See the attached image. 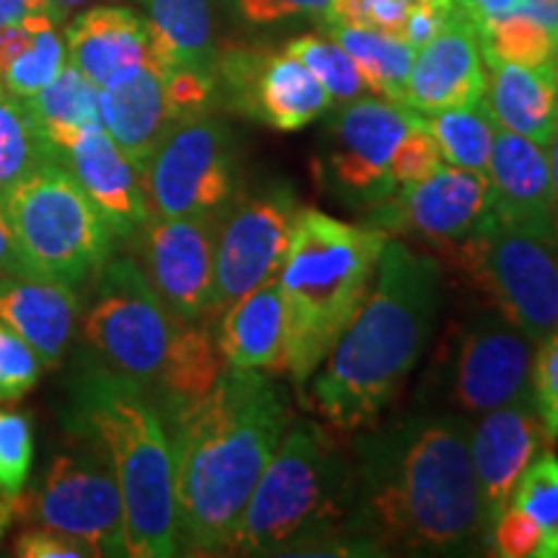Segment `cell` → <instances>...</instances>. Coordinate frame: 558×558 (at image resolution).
Listing matches in <instances>:
<instances>
[{
    "instance_id": "cell-1",
    "label": "cell",
    "mask_w": 558,
    "mask_h": 558,
    "mask_svg": "<svg viewBox=\"0 0 558 558\" xmlns=\"http://www.w3.org/2000/svg\"><path fill=\"white\" fill-rule=\"evenodd\" d=\"M360 435V432H357ZM357 512L365 546L403 554H460L486 538L471 424L416 414L354 439Z\"/></svg>"
},
{
    "instance_id": "cell-2",
    "label": "cell",
    "mask_w": 558,
    "mask_h": 558,
    "mask_svg": "<svg viewBox=\"0 0 558 558\" xmlns=\"http://www.w3.org/2000/svg\"><path fill=\"white\" fill-rule=\"evenodd\" d=\"M179 548L230 554L243 509L288 429L284 388L262 369H230L205 396L171 403Z\"/></svg>"
},
{
    "instance_id": "cell-3",
    "label": "cell",
    "mask_w": 558,
    "mask_h": 558,
    "mask_svg": "<svg viewBox=\"0 0 558 558\" xmlns=\"http://www.w3.org/2000/svg\"><path fill=\"white\" fill-rule=\"evenodd\" d=\"M439 305V264L388 239L367 298L308 380L316 414L344 435L375 427L422 360Z\"/></svg>"
},
{
    "instance_id": "cell-4",
    "label": "cell",
    "mask_w": 558,
    "mask_h": 558,
    "mask_svg": "<svg viewBox=\"0 0 558 558\" xmlns=\"http://www.w3.org/2000/svg\"><path fill=\"white\" fill-rule=\"evenodd\" d=\"M386 243L383 228L352 226L320 209H300L277 277L288 311L284 373L298 388L308 386L360 311Z\"/></svg>"
},
{
    "instance_id": "cell-5",
    "label": "cell",
    "mask_w": 558,
    "mask_h": 558,
    "mask_svg": "<svg viewBox=\"0 0 558 558\" xmlns=\"http://www.w3.org/2000/svg\"><path fill=\"white\" fill-rule=\"evenodd\" d=\"M357 512V469L320 424L295 422L243 509L230 554L267 556L337 543Z\"/></svg>"
},
{
    "instance_id": "cell-6",
    "label": "cell",
    "mask_w": 558,
    "mask_h": 558,
    "mask_svg": "<svg viewBox=\"0 0 558 558\" xmlns=\"http://www.w3.org/2000/svg\"><path fill=\"white\" fill-rule=\"evenodd\" d=\"M75 411L94 437L122 497L124 541L132 558L179 554L177 494H173L171 439L158 409L143 388L111 369L81 380Z\"/></svg>"
},
{
    "instance_id": "cell-7",
    "label": "cell",
    "mask_w": 558,
    "mask_h": 558,
    "mask_svg": "<svg viewBox=\"0 0 558 558\" xmlns=\"http://www.w3.org/2000/svg\"><path fill=\"white\" fill-rule=\"evenodd\" d=\"M0 197L29 277L75 290L111 259L114 233L62 160L37 166Z\"/></svg>"
},
{
    "instance_id": "cell-8",
    "label": "cell",
    "mask_w": 558,
    "mask_h": 558,
    "mask_svg": "<svg viewBox=\"0 0 558 558\" xmlns=\"http://www.w3.org/2000/svg\"><path fill=\"white\" fill-rule=\"evenodd\" d=\"M94 303L83 316V341L111 373L140 388L160 386L181 324L132 259H109L99 269Z\"/></svg>"
},
{
    "instance_id": "cell-9",
    "label": "cell",
    "mask_w": 558,
    "mask_h": 558,
    "mask_svg": "<svg viewBox=\"0 0 558 558\" xmlns=\"http://www.w3.org/2000/svg\"><path fill=\"white\" fill-rule=\"evenodd\" d=\"M533 344L558 331V233L494 218L452 256Z\"/></svg>"
},
{
    "instance_id": "cell-10",
    "label": "cell",
    "mask_w": 558,
    "mask_h": 558,
    "mask_svg": "<svg viewBox=\"0 0 558 558\" xmlns=\"http://www.w3.org/2000/svg\"><path fill=\"white\" fill-rule=\"evenodd\" d=\"M16 520L86 543L94 556H128L122 497L101 450L62 452L16 501Z\"/></svg>"
},
{
    "instance_id": "cell-11",
    "label": "cell",
    "mask_w": 558,
    "mask_h": 558,
    "mask_svg": "<svg viewBox=\"0 0 558 558\" xmlns=\"http://www.w3.org/2000/svg\"><path fill=\"white\" fill-rule=\"evenodd\" d=\"M150 213L163 218L222 215L233 199L235 158L226 124L207 111L179 120L143 169Z\"/></svg>"
},
{
    "instance_id": "cell-12",
    "label": "cell",
    "mask_w": 558,
    "mask_h": 558,
    "mask_svg": "<svg viewBox=\"0 0 558 558\" xmlns=\"http://www.w3.org/2000/svg\"><path fill=\"white\" fill-rule=\"evenodd\" d=\"M416 114L403 104L369 99L347 101L329 128V148L318 160V179L339 199L352 205H380L399 192L390 179V158Z\"/></svg>"
},
{
    "instance_id": "cell-13",
    "label": "cell",
    "mask_w": 558,
    "mask_h": 558,
    "mask_svg": "<svg viewBox=\"0 0 558 558\" xmlns=\"http://www.w3.org/2000/svg\"><path fill=\"white\" fill-rule=\"evenodd\" d=\"M298 215L295 194L282 184L248 194L220 215L213 316L279 277Z\"/></svg>"
},
{
    "instance_id": "cell-14",
    "label": "cell",
    "mask_w": 558,
    "mask_h": 558,
    "mask_svg": "<svg viewBox=\"0 0 558 558\" xmlns=\"http://www.w3.org/2000/svg\"><path fill=\"white\" fill-rule=\"evenodd\" d=\"M228 104L279 132L308 128L331 109L329 90L295 54L235 47L215 62Z\"/></svg>"
},
{
    "instance_id": "cell-15",
    "label": "cell",
    "mask_w": 558,
    "mask_h": 558,
    "mask_svg": "<svg viewBox=\"0 0 558 558\" xmlns=\"http://www.w3.org/2000/svg\"><path fill=\"white\" fill-rule=\"evenodd\" d=\"M375 207V228L411 230L445 256H456L492 218V184L486 171L442 163Z\"/></svg>"
},
{
    "instance_id": "cell-16",
    "label": "cell",
    "mask_w": 558,
    "mask_h": 558,
    "mask_svg": "<svg viewBox=\"0 0 558 558\" xmlns=\"http://www.w3.org/2000/svg\"><path fill=\"white\" fill-rule=\"evenodd\" d=\"M218 228L220 215H150L135 233L145 277L179 320L213 318Z\"/></svg>"
},
{
    "instance_id": "cell-17",
    "label": "cell",
    "mask_w": 558,
    "mask_h": 558,
    "mask_svg": "<svg viewBox=\"0 0 558 558\" xmlns=\"http://www.w3.org/2000/svg\"><path fill=\"white\" fill-rule=\"evenodd\" d=\"M533 341L501 313H481L458 333L450 360V396L471 414L530 401Z\"/></svg>"
},
{
    "instance_id": "cell-18",
    "label": "cell",
    "mask_w": 558,
    "mask_h": 558,
    "mask_svg": "<svg viewBox=\"0 0 558 558\" xmlns=\"http://www.w3.org/2000/svg\"><path fill=\"white\" fill-rule=\"evenodd\" d=\"M486 60L476 21L456 5L448 24L418 47L401 104L418 117L484 101Z\"/></svg>"
},
{
    "instance_id": "cell-19",
    "label": "cell",
    "mask_w": 558,
    "mask_h": 558,
    "mask_svg": "<svg viewBox=\"0 0 558 558\" xmlns=\"http://www.w3.org/2000/svg\"><path fill=\"white\" fill-rule=\"evenodd\" d=\"M554 448L533 401L507 403L484 411L471 424V458L476 471L481 512H484L486 538L512 501V492L533 458Z\"/></svg>"
},
{
    "instance_id": "cell-20",
    "label": "cell",
    "mask_w": 558,
    "mask_h": 558,
    "mask_svg": "<svg viewBox=\"0 0 558 558\" xmlns=\"http://www.w3.org/2000/svg\"><path fill=\"white\" fill-rule=\"evenodd\" d=\"M60 160L109 222L111 233L120 239H135L137 230L153 215L148 192L143 173L117 148L109 132L104 128L83 132L65 150H60Z\"/></svg>"
},
{
    "instance_id": "cell-21",
    "label": "cell",
    "mask_w": 558,
    "mask_h": 558,
    "mask_svg": "<svg viewBox=\"0 0 558 558\" xmlns=\"http://www.w3.org/2000/svg\"><path fill=\"white\" fill-rule=\"evenodd\" d=\"M486 177L492 184L494 218L538 233H558L548 156L543 145L497 128Z\"/></svg>"
},
{
    "instance_id": "cell-22",
    "label": "cell",
    "mask_w": 558,
    "mask_h": 558,
    "mask_svg": "<svg viewBox=\"0 0 558 558\" xmlns=\"http://www.w3.org/2000/svg\"><path fill=\"white\" fill-rule=\"evenodd\" d=\"M99 111L104 130L140 173L179 122L166 94V73L153 65L132 68L99 88Z\"/></svg>"
},
{
    "instance_id": "cell-23",
    "label": "cell",
    "mask_w": 558,
    "mask_h": 558,
    "mask_svg": "<svg viewBox=\"0 0 558 558\" xmlns=\"http://www.w3.org/2000/svg\"><path fill=\"white\" fill-rule=\"evenodd\" d=\"M65 45L70 65L99 88L132 68H158L148 19L122 5H94L83 11L70 21Z\"/></svg>"
},
{
    "instance_id": "cell-24",
    "label": "cell",
    "mask_w": 558,
    "mask_h": 558,
    "mask_svg": "<svg viewBox=\"0 0 558 558\" xmlns=\"http://www.w3.org/2000/svg\"><path fill=\"white\" fill-rule=\"evenodd\" d=\"M78 313L73 288L29 275H0V320L37 352L47 369L65 357Z\"/></svg>"
},
{
    "instance_id": "cell-25",
    "label": "cell",
    "mask_w": 558,
    "mask_h": 558,
    "mask_svg": "<svg viewBox=\"0 0 558 558\" xmlns=\"http://www.w3.org/2000/svg\"><path fill=\"white\" fill-rule=\"evenodd\" d=\"M288 311L279 279L246 292L220 313L218 349L230 369L284 373Z\"/></svg>"
},
{
    "instance_id": "cell-26",
    "label": "cell",
    "mask_w": 558,
    "mask_h": 558,
    "mask_svg": "<svg viewBox=\"0 0 558 558\" xmlns=\"http://www.w3.org/2000/svg\"><path fill=\"white\" fill-rule=\"evenodd\" d=\"M484 107L497 128L546 148L558 124L556 60L535 68L488 60Z\"/></svg>"
},
{
    "instance_id": "cell-27",
    "label": "cell",
    "mask_w": 558,
    "mask_h": 558,
    "mask_svg": "<svg viewBox=\"0 0 558 558\" xmlns=\"http://www.w3.org/2000/svg\"><path fill=\"white\" fill-rule=\"evenodd\" d=\"M148 26L158 68L166 75L171 70H197L215 75L213 13L209 0H145Z\"/></svg>"
},
{
    "instance_id": "cell-28",
    "label": "cell",
    "mask_w": 558,
    "mask_h": 558,
    "mask_svg": "<svg viewBox=\"0 0 558 558\" xmlns=\"http://www.w3.org/2000/svg\"><path fill=\"white\" fill-rule=\"evenodd\" d=\"M34 122L58 150H65L83 132L104 128L99 111V86L68 62L45 88L21 99Z\"/></svg>"
},
{
    "instance_id": "cell-29",
    "label": "cell",
    "mask_w": 558,
    "mask_h": 558,
    "mask_svg": "<svg viewBox=\"0 0 558 558\" xmlns=\"http://www.w3.org/2000/svg\"><path fill=\"white\" fill-rule=\"evenodd\" d=\"M326 34L339 47H344L349 58L357 62L362 78H365L373 94L401 104L403 86H407L411 62H414L416 54L407 39L375 29H362V26L337 24V21L326 24Z\"/></svg>"
},
{
    "instance_id": "cell-30",
    "label": "cell",
    "mask_w": 558,
    "mask_h": 558,
    "mask_svg": "<svg viewBox=\"0 0 558 558\" xmlns=\"http://www.w3.org/2000/svg\"><path fill=\"white\" fill-rule=\"evenodd\" d=\"M220 360L218 341L209 333L205 320H184L160 390L169 396V403L199 399L226 369Z\"/></svg>"
},
{
    "instance_id": "cell-31",
    "label": "cell",
    "mask_w": 558,
    "mask_h": 558,
    "mask_svg": "<svg viewBox=\"0 0 558 558\" xmlns=\"http://www.w3.org/2000/svg\"><path fill=\"white\" fill-rule=\"evenodd\" d=\"M418 120L435 137L445 163L458 166V169L486 171L497 124L488 117L484 101L476 107L448 109L439 114L418 117Z\"/></svg>"
},
{
    "instance_id": "cell-32",
    "label": "cell",
    "mask_w": 558,
    "mask_h": 558,
    "mask_svg": "<svg viewBox=\"0 0 558 558\" xmlns=\"http://www.w3.org/2000/svg\"><path fill=\"white\" fill-rule=\"evenodd\" d=\"M47 160H60V150L39 130L26 104L0 86V194Z\"/></svg>"
},
{
    "instance_id": "cell-33",
    "label": "cell",
    "mask_w": 558,
    "mask_h": 558,
    "mask_svg": "<svg viewBox=\"0 0 558 558\" xmlns=\"http://www.w3.org/2000/svg\"><path fill=\"white\" fill-rule=\"evenodd\" d=\"M481 52L484 60L514 62V65H548L556 60L558 45L538 21L525 16L522 11L509 13L505 19L488 21L478 26Z\"/></svg>"
},
{
    "instance_id": "cell-34",
    "label": "cell",
    "mask_w": 558,
    "mask_h": 558,
    "mask_svg": "<svg viewBox=\"0 0 558 558\" xmlns=\"http://www.w3.org/2000/svg\"><path fill=\"white\" fill-rule=\"evenodd\" d=\"M34 460V432L26 414L0 409V538L16 525V501Z\"/></svg>"
},
{
    "instance_id": "cell-35",
    "label": "cell",
    "mask_w": 558,
    "mask_h": 558,
    "mask_svg": "<svg viewBox=\"0 0 558 558\" xmlns=\"http://www.w3.org/2000/svg\"><path fill=\"white\" fill-rule=\"evenodd\" d=\"M512 507L522 509L541 530V556L558 558V458L543 450L533 458L512 492Z\"/></svg>"
},
{
    "instance_id": "cell-36",
    "label": "cell",
    "mask_w": 558,
    "mask_h": 558,
    "mask_svg": "<svg viewBox=\"0 0 558 558\" xmlns=\"http://www.w3.org/2000/svg\"><path fill=\"white\" fill-rule=\"evenodd\" d=\"M288 52L303 62L313 75L320 81V86L329 90L331 101H354L360 96L369 94V86L362 78L357 62L349 58L344 47H339L333 39H320L313 34L292 39Z\"/></svg>"
},
{
    "instance_id": "cell-37",
    "label": "cell",
    "mask_w": 558,
    "mask_h": 558,
    "mask_svg": "<svg viewBox=\"0 0 558 558\" xmlns=\"http://www.w3.org/2000/svg\"><path fill=\"white\" fill-rule=\"evenodd\" d=\"M68 65V45L65 34L58 32V26L41 29L34 34L24 52L13 58L9 68L0 73L3 88L16 99H29L54 81V75Z\"/></svg>"
},
{
    "instance_id": "cell-38",
    "label": "cell",
    "mask_w": 558,
    "mask_h": 558,
    "mask_svg": "<svg viewBox=\"0 0 558 558\" xmlns=\"http://www.w3.org/2000/svg\"><path fill=\"white\" fill-rule=\"evenodd\" d=\"M41 369L37 352L0 320V403L24 399L39 383Z\"/></svg>"
},
{
    "instance_id": "cell-39",
    "label": "cell",
    "mask_w": 558,
    "mask_h": 558,
    "mask_svg": "<svg viewBox=\"0 0 558 558\" xmlns=\"http://www.w3.org/2000/svg\"><path fill=\"white\" fill-rule=\"evenodd\" d=\"M530 401L550 442H558V331L543 339L530 367Z\"/></svg>"
},
{
    "instance_id": "cell-40",
    "label": "cell",
    "mask_w": 558,
    "mask_h": 558,
    "mask_svg": "<svg viewBox=\"0 0 558 558\" xmlns=\"http://www.w3.org/2000/svg\"><path fill=\"white\" fill-rule=\"evenodd\" d=\"M442 163L445 160L439 156L435 137L424 130L416 114V124L407 132V137L401 140L393 158H390V179L401 190V186L416 184V181L432 177Z\"/></svg>"
},
{
    "instance_id": "cell-41",
    "label": "cell",
    "mask_w": 558,
    "mask_h": 558,
    "mask_svg": "<svg viewBox=\"0 0 558 558\" xmlns=\"http://www.w3.org/2000/svg\"><path fill=\"white\" fill-rule=\"evenodd\" d=\"M488 541H492L494 554L505 558H527L541 556V530L525 512L509 505L499 520L488 530Z\"/></svg>"
},
{
    "instance_id": "cell-42",
    "label": "cell",
    "mask_w": 558,
    "mask_h": 558,
    "mask_svg": "<svg viewBox=\"0 0 558 558\" xmlns=\"http://www.w3.org/2000/svg\"><path fill=\"white\" fill-rule=\"evenodd\" d=\"M13 556L24 558H81V556H94L86 543L70 538L65 533H58V530L32 525L13 538L11 543Z\"/></svg>"
},
{
    "instance_id": "cell-43",
    "label": "cell",
    "mask_w": 558,
    "mask_h": 558,
    "mask_svg": "<svg viewBox=\"0 0 558 558\" xmlns=\"http://www.w3.org/2000/svg\"><path fill=\"white\" fill-rule=\"evenodd\" d=\"M333 0H239L241 16L251 24H275L295 16H320L326 21Z\"/></svg>"
},
{
    "instance_id": "cell-44",
    "label": "cell",
    "mask_w": 558,
    "mask_h": 558,
    "mask_svg": "<svg viewBox=\"0 0 558 558\" xmlns=\"http://www.w3.org/2000/svg\"><path fill=\"white\" fill-rule=\"evenodd\" d=\"M456 5V0H414L407 24H403L401 39H407L414 50L424 47L445 24H448Z\"/></svg>"
},
{
    "instance_id": "cell-45",
    "label": "cell",
    "mask_w": 558,
    "mask_h": 558,
    "mask_svg": "<svg viewBox=\"0 0 558 558\" xmlns=\"http://www.w3.org/2000/svg\"><path fill=\"white\" fill-rule=\"evenodd\" d=\"M60 21H54L52 16H32L21 24H11V26H0V73L11 65L13 58H19L21 52L29 47V41L34 39V34L41 29H50V26H58Z\"/></svg>"
},
{
    "instance_id": "cell-46",
    "label": "cell",
    "mask_w": 558,
    "mask_h": 558,
    "mask_svg": "<svg viewBox=\"0 0 558 558\" xmlns=\"http://www.w3.org/2000/svg\"><path fill=\"white\" fill-rule=\"evenodd\" d=\"M52 16L54 21L65 19V11L50 3V0H0V26L21 24V21L39 16Z\"/></svg>"
},
{
    "instance_id": "cell-47",
    "label": "cell",
    "mask_w": 558,
    "mask_h": 558,
    "mask_svg": "<svg viewBox=\"0 0 558 558\" xmlns=\"http://www.w3.org/2000/svg\"><path fill=\"white\" fill-rule=\"evenodd\" d=\"M0 275H26L16 248V239H13V228L9 213H5L3 197H0Z\"/></svg>"
},
{
    "instance_id": "cell-48",
    "label": "cell",
    "mask_w": 558,
    "mask_h": 558,
    "mask_svg": "<svg viewBox=\"0 0 558 558\" xmlns=\"http://www.w3.org/2000/svg\"><path fill=\"white\" fill-rule=\"evenodd\" d=\"M456 3L476 21V26H484L488 21L505 19L509 13L520 11V0H456Z\"/></svg>"
},
{
    "instance_id": "cell-49",
    "label": "cell",
    "mask_w": 558,
    "mask_h": 558,
    "mask_svg": "<svg viewBox=\"0 0 558 558\" xmlns=\"http://www.w3.org/2000/svg\"><path fill=\"white\" fill-rule=\"evenodd\" d=\"M520 11L538 21L558 45V0H520Z\"/></svg>"
},
{
    "instance_id": "cell-50",
    "label": "cell",
    "mask_w": 558,
    "mask_h": 558,
    "mask_svg": "<svg viewBox=\"0 0 558 558\" xmlns=\"http://www.w3.org/2000/svg\"><path fill=\"white\" fill-rule=\"evenodd\" d=\"M548 171H550V192H554V207L558 215V124L554 130V135L548 140Z\"/></svg>"
},
{
    "instance_id": "cell-51",
    "label": "cell",
    "mask_w": 558,
    "mask_h": 558,
    "mask_svg": "<svg viewBox=\"0 0 558 558\" xmlns=\"http://www.w3.org/2000/svg\"><path fill=\"white\" fill-rule=\"evenodd\" d=\"M50 3L58 5L62 11H70V9H78V5H88V3H96V0H50Z\"/></svg>"
},
{
    "instance_id": "cell-52",
    "label": "cell",
    "mask_w": 558,
    "mask_h": 558,
    "mask_svg": "<svg viewBox=\"0 0 558 558\" xmlns=\"http://www.w3.org/2000/svg\"><path fill=\"white\" fill-rule=\"evenodd\" d=\"M556 73H558V52H556Z\"/></svg>"
},
{
    "instance_id": "cell-53",
    "label": "cell",
    "mask_w": 558,
    "mask_h": 558,
    "mask_svg": "<svg viewBox=\"0 0 558 558\" xmlns=\"http://www.w3.org/2000/svg\"><path fill=\"white\" fill-rule=\"evenodd\" d=\"M0 86H3V81H0Z\"/></svg>"
}]
</instances>
